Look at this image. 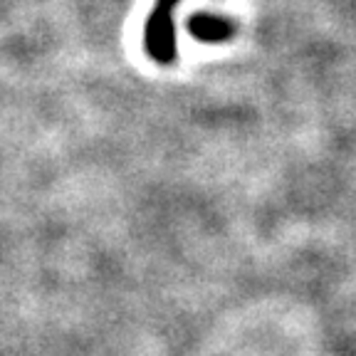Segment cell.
<instances>
[{"instance_id":"cell-1","label":"cell","mask_w":356,"mask_h":356,"mask_svg":"<svg viewBox=\"0 0 356 356\" xmlns=\"http://www.w3.org/2000/svg\"><path fill=\"white\" fill-rule=\"evenodd\" d=\"M144 50L159 65H171L178 57V40H176V22L173 15L151 10L146 17L144 28Z\"/></svg>"},{"instance_id":"cell-2","label":"cell","mask_w":356,"mask_h":356,"mask_svg":"<svg viewBox=\"0 0 356 356\" xmlns=\"http://www.w3.org/2000/svg\"><path fill=\"white\" fill-rule=\"evenodd\" d=\"M186 30L191 38L203 44H222L235 38L238 25L230 17L216 15V13H193L186 22Z\"/></svg>"},{"instance_id":"cell-3","label":"cell","mask_w":356,"mask_h":356,"mask_svg":"<svg viewBox=\"0 0 356 356\" xmlns=\"http://www.w3.org/2000/svg\"><path fill=\"white\" fill-rule=\"evenodd\" d=\"M178 6H181V0H156L154 10L166 13V15H173V10H176Z\"/></svg>"}]
</instances>
